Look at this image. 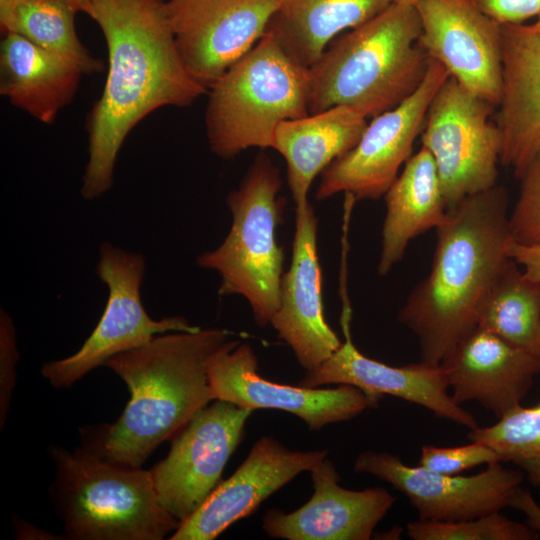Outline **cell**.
Returning <instances> with one entry per match:
<instances>
[{
    "label": "cell",
    "mask_w": 540,
    "mask_h": 540,
    "mask_svg": "<svg viewBox=\"0 0 540 540\" xmlns=\"http://www.w3.org/2000/svg\"><path fill=\"white\" fill-rule=\"evenodd\" d=\"M100 27L108 73L88 119V161L81 195L94 200L113 184L118 153L130 131L165 106L186 107L208 89L186 69L166 0H90L85 12Z\"/></svg>",
    "instance_id": "obj_1"
},
{
    "label": "cell",
    "mask_w": 540,
    "mask_h": 540,
    "mask_svg": "<svg viewBox=\"0 0 540 540\" xmlns=\"http://www.w3.org/2000/svg\"><path fill=\"white\" fill-rule=\"evenodd\" d=\"M436 234L430 273L398 314L418 339L420 362L431 366L477 326L484 300L511 259L506 188L466 197L447 210Z\"/></svg>",
    "instance_id": "obj_2"
},
{
    "label": "cell",
    "mask_w": 540,
    "mask_h": 540,
    "mask_svg": "<svg viewBox=\"0 0 540 540\" xmlns=\"http://www.w3.org/2000/svg\"><path fill=\"white\" fill-rule=\"evenodd\" d=\"M231 335L219 328L167 332L107 360L104 366L126 383L131 397L105 432L97 454L141 467L162 442L214 401L209 367L237 340Z\"/></svg>",
    "instance_id": "obj_3"
},
{
    "label": "cell",
    "mask_w": 540,
    "mask_h": 540,
    "mask_svg": "<svg viewBox=\"0 0 540 540\" xmlns=\"http://www.w3.org/2000/svg\"><path fill=\"white\" fill-rule=\"evenodd\" d=\"M420 35L416 7L392 3L336 37L308 68L309 114L344 105L374 118L398 106L428 70Z\"/></svg>",
    "instance_id": "obj_4"
},
{
    "label": "cell",
    "mask_w": 540,
    "mask_h": 540,
    "mask_svg": "<svg viewBox=\"0 0 540 540\" xmlns=\"http://www.w3.org/2000/svg\"><path fill=\"white\" fill-rule=\"evenodd\" d=\"M205 112L210 150L222 159L272 148L277 126L309 114L308 68L269 33L209 88Z\"/></svg>",
    "instance_id": "obj_5"
},
{
    "label": "cell",
    "mask_w": 540,
    "mask_h": 540,
    "mask_svg": "<svg viewBox=\"0 0 540 540\" xmlns=\"http://www.w3.org/2000/svg\"><path fill=\"white\" fill-rule=\"evenodd\" d=\"M67 535L80 540H160L180 522L161 505L151 471L95 452L52 450Z\"/></svg>",
    "instance_id": "obj_6"
},
{
    "label": "cell",
    "mask_w": 540,
    "mask_h": 540,
    "mask_svg": "<svg viewBox=\"0 0 540 540\" xmlns=\"http://www.w3.org/2000/svg\"><path fill=\"white\" fill-rule=\"evenodd\" d=\"M282 179L270 157L259 153L237 189L227 196L232 225L224 241L201 253L199 267L220 277L219 294L244 297L257 325L265 327L279 305L284 252L276 230L282 222Z\"/></svg>",
    "instance_id": "obj_7"
},
{
    "label": "cell",
    "mask_w": 540,
    "mask_h": 540,
    "mask_svg": "<svg viewBox=\"0 0 540 540\" xmlns=\"http://www.w3.org/2000/svg\"><path fill=\"white\" fill-rule=\"evenodd\" d=\"M145 269L142 254L108 241L101 243L96 273L108 289L103 314L77 352L43 365L42 375L52 386H71L113 356L140 347L159 334L199 329L183 317L154 320L148 315L141 298Z\"/></svg>",
    "instance_id": "obj_8"
},
{
    "label": "cell",
    "mask_w": 540,
    "mask_h": 540,
    "mask_svg": "<svg viewBox=\"0 0 540 540\" xmlns=\"http://www.w3.org/2000/svg\"><path fill=\"white\" fill-rule=\"evenodd\" d=\"M494 108L452 76L428 107L421 143L435 161L447 210L497 185L502 141L490 120Z\"/></svg>",
    "instance_id": "obj_9"
},
{
    "label": "cell",
    "mask_w": 540,
    "mask_h": 540,
    "mask_svg": "<svg viewBox=\"0 0 540 540\" xmlns=\"http://www.w3.org/2000/svg\"><path fill=\"white\" fill-rule=\"evenodd\" d=\"M449 76L440 62L430 58L419 87L398 106L374 117L357 144L324 169L316 199L325 200L341 192L355 201L384 196L398 177L400 166L412 156L428 107Z\"/></svg>",
    "instance_id": "obj_10"
},
{
    "label": "cell",
    "mask_w": 540,
    "mask_h": 540,
    "mask_svg": "<svg viewBox=\"0 0 540 540\" xmlns=\"http://www.w3.org/2000/svg\"><path fill=\"white\" fill-rule=\"evenodd\" d=\"M253 411L223 400L199 410L150 471L161 505L180 523L218 486Z\"/></svg>",
    "instance_id": "obj_11"
},
{
    "label": "cell",
    "mask_w": 540,
    "mask_h": 540,
    "mask_svg": "<svg viewBox=\"0 0 540 540\" xmlns=\"http://www.w3.org/2000/svg\"><path fill=\"white\" fill-rule=\"evenodd\" d=\"M356 473L376 476L401 491L418 519L449 522L499 512L508 507L525 474L494 462L470 476L433 472L405 464L397 455L366 450L354 462Z\"/></svg>",
    "instance_id": "obj_12"
},
{
    "label": "cell",
    "mask_w": 540,
    "mask_h": 540,
    "mask_svg": "<svg viewBox=\"0 0 540 540\" xmlns=\"http://www.w3.org/2000/svg\"><path fill=\"white\" fill-rule=\"evenodd\" d=\"M180 57L207 89L266 33L277 0H168Z\"/></svg>",
    "instance_id": "obj_13"
},
{
    "label": "cell",
    "mask_w": 540,
    "mask_h": 540,
    "mask_svg": "<svg viewBox=\"0 0 540 540\" xmlns=\"http://www.w3.org/2000/svg\"><path fill=\"white\" fill-rule=\"evenodd\" d=\"M419 43L475 96L498 106L502 93V25L470 0H419Z\"/></svg>",
    "instance_id": "obj_14"
},
{
    "label": "cell",
    "mask_w": 540,
    "mask_h": 540,
    "mask_svg": "<svg viewBox=\"0 0 540 540\" xmlns=\"http://www.w3.org/2000/svg\"><path fill=\"white\" fill-rule=\"evenodd\" d=\"M258 359L247 343L238 339L221 350L209 367L214 400L250 410L277 409L294 414L311 430L350 420L370 408L366 395L351 385L319 389L290 386L264 379Z\"/></svg>",
    "instance_id": "obj_15"
},
{
    "label": "cell",
    "mask_w": 540,
    "mask_h": 540,
    "mask_svg": "<svg viewBox=\"0 0 540 540\" xmlns=\"http://www.w3.org/2000/svg\"><path fill=\"white\" fill-rule=\"evenodd\" d=\"M350 313L344 311L342 315L345 341L326 361L306 371L299 385L309 388L324 384L351 385L366 395L370 408L376 407L383 395H391L469 430L479 426L474 416L452 398L441 365L419 362L397 367L363 355L351 339Z\"/></svg>",
    "instance_id": "obj_16"
},
{
    "label": "cell",
    "mask_w": 540,
    "mask_h": 540,
    "mask_svg": "<svg viewBox=\"0 0 540 540\" xmlns=\"http://www.w3.org/2000/svg\"><path fill=\"white\" fill-rule=\"evenodd\" d=\"M327 453L328 450L293 451L272 437H262L234 474L218 484L170 539H215L298 474L311 471Z\"/></svg>",
    "instance_id": "obj_17"
},
{
    "label": "cell",
    "mask_w": 540,
    "mask_h": 540,
    "mask_svg": "<svg viewBox=\"0 0 540 540\" xmlns=\"http://www.w3.org/2000/svg\"><path fill=\"white\" fill-rule=\"evenodd\" d=\"M295 210L291 263L282 276L279 305L270 324L308 371L326 361L342 342L323 312L318 219L310 202Z\"/></svg>",
    "instance_id": "obj_18"
},
{
    "label": "cell",
    "mask_w": 540,
    "mask_h": 540,
    "mask_svg": "<svg viewBox=\"0 0 540 540\" xmlns=\"http://www.w3.org/2000/svg\"><path fill=\"white\" fill-rule=\"evenodd\" d=\"M440 365L458 404L477 402L500 418L528 394L535 376L540 374V354L476 326Z\"/></svg>",
    "instance_id": "obj_19"
},
{
    "label": "cell",
    "mask_w": 540,
    "mask_h": 540,
    "mask_svg": "<svg viewBox=\"0 0 540 540\" xmlns=\"http://www.w3.org/2000/svg\"><path fill=\"white\" fill-rule=\"evenodd\" d=\"M314 493L299 509H271L262 527L285 540H369L395 502L381 487L350 490L339 485L334 464L325 458L311 471Z\"/></svg>",
    "instance_id": "obj_20"
},
{
    "label": "cell",
    "mask_w": 540,
    "mask_h": 540,
    "mask_svg": "<svg viewBox=\"0 0 540 540\" xmlns=\"http://www.w3.org/2000/svg\"><path fill=\"white\" fill-rule=\"evenodd\" d=\"M502 68L500 163L520 179L540 152V32L502 25Z\"/></svg>",
    "instance_id": "obj_21"
},
{
    "label": "cell",
    "mask_w": 540,
    "mask_h": 540,
    "mask_svg": "<svg viewBox=\"0 0 540 540\" xmlns=\"http://www.w3.org/2000/svg\"><path fill=\"white\" fill-rule=\"evenodd\" d=\"M367 124V118L356 109L338 105L277 126L273 149L286 161L295 207L309 202L315 177L357 144Z\"/></svg>",
    "instance_id": "obj_22"
},
{
    "label": "cell",
    "mask_w": 540,
    "mask_h": 540,
    "mask_svg": "<svg viewBox=\"0 0 540 540\" xmlns=\"http://www.w3.org/2000/svg\"><path fill=\"white\" fill-rule=\"evenodd\" d=\"M76 63L12 33L0 48V93L12 105L51 124L74 97L81 76Z\"/></svg>",
    "instance_id": "obj_23"
},
{
    "label": "cell",
    "mask_w": 540,
    "mask_h": 540,
    "mask_svg": "<svg viewBox=\"0 0 540 540\" xmlns=\"http://www.w3.org/2000/svg\"><path fill=\"white\" fill-rule=\"evenodd\" d=\"M384 196L380 275H386L401 260L412 239L436 229L447 215L435 161L424 147L406 161Z\"/></svg>",
    "instance_id": "obj_24"
},
{
    "label": "cell",
    "mask_w": 540,
    "mask_h": 540,
    "mask_svg": "<svg viewBox=\"0 0 540 540\" xmlns=\"http://www.w3.org/2000/svg\"><path fill=\"white\" fill-rule=\"evenodd\" d=\"M391 4V0H277L266 33L309 68L341 32L370 20Z\"/></svg>",
    "instance_id": "obj_25"
},
{
    "label": "cell",
    "mask_w": 540,
    "mask_h": 540,
    "mask_svg": "<svg viewBox=\"0 0 540 540\" xmlns=\"http://www.w3.org/2000/svg\"><path fill=\"white\" fill-rule=\"evenodd\" d=\"M78 11L64 0H0L3 34L19 35L31 43L79 65L85 74L103 70L80 41L75 27Z\"/></svg>",
    "instance_id": "obj_26"
},
{
    "label": "cell",
    "mask_w": 540,
    "mask_h": 540,
    "mask_svg": "<svg viewBox=\"0 0 540 540\" xmlns=\"http://www.w3.org/2000/svg\"><path fill=\"white\" fill-rule=\"evenodd\" d=\"M477 326L540 354V283L521 271L512 258L484 300Z\"/></svg>",
    "instance_id": "obj_27"
},
{
    "label": "cell",
    "mask_w": 540,
    "mask_h": 540,
    "mask_svg": "<svg viewBox=\"0 0 540 540\" xmlns=\"http://www.w3.org/2000/svg\"><path fill=\"white\" fill-rule=\"evenodd\" d=\"M468 438L491 447L501 462H511L540 488V403L521 404L490 426L470 430Z\"/></svg>",
    "instance_id": "obj_28"
},
{
    "label": "cell",
    "mask_w": 540,
    "mask_h": 540,
    "mask_svg": "<svg viewBox=\"0 0 540 540\" xmlns=\"http://www.w3.org/2000/svg\"><path fill=\"white\" fill-rule=\"evenodd\" d=\"M413 540H535L539 535L528 525L522 524L499 512L475 518L432 522L415 520L407 525Z\"/></svg>",
    "instance_id": "obj_29"
},
{
    "label": "cell",
    "mask_w": 540,
    "mask_h": 540,
    "mask_svg": "<svg viewBox=\"0 0 540 540\" xmlns=\"http://www.w3.org/2000/svg\"><path fill=\"white\" fill-rule=\"evenodd\" d=\"M520 193L509 216L514 241L540 243V152L520 178Z\"/></svg>",
    "instance_id": "obj_30"
},
{
    "label": "cell",
    "mask_w": 540,
    "mask_h": 540,
    "mask_svg": "<svg viewBox=\"0 0 540 540\" xmlns=\"http://www.w3.org/2000/svg\"><path fill=\"white\" fill-rule=\"evenodd\" d=\"M501 462L498 454L488 445L472 441L453 447L424 445L421 447L420 466L437 473L458 475L482 464Z\"/></svg>",
    "instance_id": "obj_31"
},
{
    "label": "cell",
    "mask_w": 540,
    "mask_h": 540,
    "mask_svg": "<svg viewBox=\"0 0 540 540\" xmlns=\"http://www.w3.org/2000/svg\"><path fill=\"white\" fill-rule=\"evenodd\" d=\"M19 359L15 327L10 315L0 311V426L2 427L9 409L15 385V366Z\"/></svg>",
    "instance_id": "obj_32"
},
{
    "label": "cell",
    "mask_w": 540,
    "mask_h": 540,
    "mask_svg": "<svg viewBox=\"0 0 540 540\" xmlns=\"http://www.w3.org/2000/svg\"><path fill=\"white\" fill-rule=\"evenodd\" d=\"M500 25L522 24L540 13V0H470Z\"/></svg>",
    "instance_id": "obj_33"
},
{
    "label": "cell",
    "mask_w": 540,
    "mask_h": 540,
    "mask_svg": "<svg viewBox=\"0 0 540 540\" xmlns=\"http://www.w3.org/2000/svg\"><path fill=\"white\" fill-rule=\"evenodd\" d=\"M508 254L528 277L540 283V243L527 245L512 241Z\"/></svg>",
    "instance_id": "obj_34"
},
{
    "label": "cell",
    "mask_w": 540,
    "mask_h": 540,
    "mask_svg": "<svg viewBox=\"0 0 540 540\" xmlns=\"http://www.w3.org/2000/svg\"><path fill=\"white\" fill-rule=\"evenodd\" d=\"M508 507L523 513L529 526L540 535V504L537 503L529 490L522 486L518 487L512 494Z\"/></svg>",
    "instance_id": "obj_35"
},
{
    "label": "cell",
    "mask_w": 540,
    "mask_h": 540,
    "mask_svg": "<svg viewBox=\"0 0 540 540\" xmlns=\"http://www.w3.org/2000/svg\"><path fill=\"white\" fill-rule=\"evenodd\" d=\"M70 3L78 12H86L90 0H64Z\"/></svg>",
    "instance_id": "obj_36"
},
{
    "label": "cell",
    "mask_w": 540,
    "mask_h": 540,
    "mask_svg": "<svg viewBox=\"0 0 540 540\" xmlns=\"http://www.w3.org/2000/svg\"><path fill=\"white\" fill-rule=\"evenodd\" d=\"M392 3L394 4H399V5H406V6H415V4L419 1V0H391Z\"/></svg>",
    "instance_id": "obj_37"
},
{
    "label": "cell",
    "mask_w": 540,
    "mask_h": 540,
    "mask_svg": "<svg viewBox=\"0 0 540 540\" xmlns=\"http://www.w3.org/2000/svg\"><path fill=\"white\" fill-rule=\"evenodd\" d=\"M536 18H537L536 21L533 24H531L530 26H531L532 29L540 32V13Z\"/></svg>",
    "instance_id": "obj_38"
},
{
    "label": "cell",
    "mask_w": 540,
    "mask_h": 540,
    "mask_svg": "<svg viewBox=\"0 0 540 540\" xmlns=\"http://www.w3.org/2000/svg\"><path fill=\"white\" fill-rule=\"evenodd\" d=\"M539 490H540V488H539Z\"/></svg>",
    "instance_id": "obj_39"
}]
</instances>
